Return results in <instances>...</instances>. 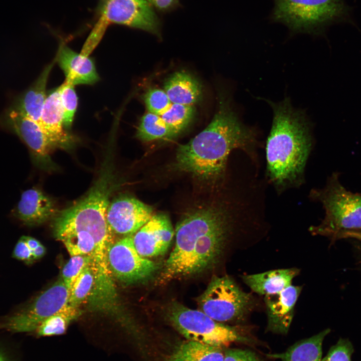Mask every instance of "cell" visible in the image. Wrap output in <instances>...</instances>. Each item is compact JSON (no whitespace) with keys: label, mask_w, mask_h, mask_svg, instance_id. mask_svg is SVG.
<instances>
[{"label":"cell","mask_w":361,"mask_h":361,"mask_svg":"<svg viewBox=\"0 0 361 361\" xmlns=\"http://www.w3.org/2000/svg\"><path fill=\"white\" fill-rule=\"evenodd\" d=\"M273 19L296 31H312L348 14L342 0H274Z\"/></svg>","instance_id":"ba28073f"},{"label":"cell","mask_w":361,"mask_h":361,"mask_svg":"<svg viewBox=\"0 0 361 361\" xmlns=\"http://www.w3.org/2000/svg\"><path fill=\"white\" fill-rule=\"evenodd\" d=\"M225 347L185 339L175 342L160 361H223Z\"/></svg>","instance_id":"ffe728a7"},{"label":"cell","mask_w":361,"mask_h":361,"mask_svg":"<svg viewBox=\"0 0 361 361\" xmlns=\"http://www.w3.org/2000/svg\"><path fill=\"white\" fill-rule=\"evenodd\" d=\"M158 11L165 13L172 11L179 5V0H145Z\"/></svg>","instance_id":"836d02e7"},{"label":"cell","mask_w":361,"mask_h":361,"mask_svg":"<svg viewBox=\"0 0 361 361\" xmlns=\"http://www.w3.org/2000/svg\"><path fill=\"white\" fill-rule=\"evenodd\" d=\"M164 90L172 103L193 105L202 98V88L199 82L186 71L173 73L165 81Z\"/></svg>","instance_id":"7402d4cb"},{"label":"cell","mask_w":361,"mask_h":361,"mask_svg":"<svg viewBox=\"0 0 361 361\" xmlns=\"http://www.w3.org/2000/svg\"><path fill=\"white\" fill-rule=\"evenodd\" d=\"M174 231L165 213L153 214L150 220L133 235L135 247L143 257L164 254L169 247Z\"/></svg>","instance_id":"5bb4252c"},{"label":"cell","mask_w":361,"mask_h":361,"mask_svg":"<svg viewBox=\"0 0 361 361\" xmlns=\"http://www.w3.org/2000/svg\"><path fill=\"white\" fill-rule=\"evenodd\" d=\"M153 208L127 195H119L110 201L106 219L112 233L134 235L153 215Z\"/></svg>","instance_id":"4fadbf2b"},{"label":"cell","mask_w":361,"mask_h":361,"mask_svg":"<svg viewBox=\"0 0 361 361\" xmlns=\"http://www.w3.org/2000/svg\"><path fill=\"white\" fill-rule=\"evenodd\" d=\"M91 261L92 258L89 255H78L72 256L65 264L61 277L69 290L77 277Z\"/></svg>","instance_id":"f1b7e54d"},{"label":"cell","mask_w":361,"mask_h":361,"mask_svg":"<svg viewBox=\"0 0 361 361\" xmlns=\"http://www.w3.org/2000/svg\"><path fill=\"white\" fill-rule=\"evenodd\" d=\"M195 113V108L193 105L172 103L160 117L177 136L189 126Z\"/></svg>","instance_id":"484cf974"},{"label":"cell","mask_w":361,"mask_h":361,"mask_svg":"<svg viewBox=\"0 0 361 361\" xmlns=\"http://www.w3.org/2000/svg\"><path fill=\"white\" fill-rule=\"evenodd\" d=\"M223 361H263L254 352L240 348H229L225 350Z\"/></svg>","instance_id":"1f68e13d"},{"label":"cell","mask_w":361,"mask_h":361,"mask_svg":"<svg viewBox=\"0 0 361 361\" xmlns=\"http://www.w3.org/2000/svg\"><path fill=\"white\" fill-rule=\"evenodd\" d=\"M168 321L185 339L226 347L231 343L253 344L255 338L245 327L226 325L200 310L172 303L166 313Z\"/></svg>","instance_id":"8992f818"},{"label":"cell","mask_w":361,"mask_h":361,"mask_svg":"<svg viewBox=\"0 0 361 361\" xmlns=\"http://www.w3.org/2000/svg\"><path fill=\"white\" fill-rule=\"evenodd\" d=\"M70 290L60 277L33 300L0 319V329L11 333L35 332L46 318L68 303Z\"/></svg>","instance_id":"9c48e42d"},{"label":"cell","mask_w":361,"mask_h":361,"mask_svg":"<svg viewBox=\"0 0 361 361\" xmlns=\"http://www.w3.org/2000/svg\"><path fill=\"white\" fill-rule=\"evenodd\" d=\"M133 235L127 236L111 243L107 249L109 269L119 281L127 284L146 280L158 269V265L137 251Z\"/></svg>","instance_id":"8fae6325"},{"label":"cell","mask_w":361,"mask_h":361,"mask_svg":"<svg viewBox=\"0 0 361 361\" xmlns=\"http://www.w3.org/2000/svg\"><path fill=\"white\" fill-rule=\"evenodd\" d=\"M301 290V286L291 285L279 293L264 296L268 331L277 334L287 333Z\"/></svg>","instance_id":"9a60e30c"},{"label":"cell","mask_w":361,"mask_h":361,"mask_svg":"<svg viewBox=\"0 0 361 361\" xmlns=\"http://www.w3.org/2000/svg\"><path fill=\"white\" fill-rule=\"evenodd\" d=\"M199 310L221 322L241 323L255 308L252 294L230 277H214L198 300Z\"/></svg>","instance_id":"52a82bcc"},{"label":"cell","mask_w":361,"mask_h":361,"mask_svg":"<svg viewBox=\"0 0 361 361\" xmlns=\"http://www.w3.org/2000/svg\"><path fill=\"white\" fill-rule=\"evenodd\" d=\"M12 257L27 265L32 264L35 261L32 251L27 245L24 236L17 242L13 251Z\"/></svg>","instance_id":"d6a6232c"},{"label":"cell","mask_w":361,"mask_h":361,"mask_svg":"<svg viewBox=\"0 0 361 361\" xmlns=\"http://www.w3.org/2000/svg\"><path fill=\"white\" fill-rule=\"evenodd\" d=\"M219 108L203 131L176 150L174 168L205 181H216L224 175L227 159L234 149L244 151L257 162V129L244 124L233 109L230 97L220 95Z\"/></svg>","instance_id":"6da1fadb"},{"label":"cell","mask_w":361,"mask_h":361,"mask_svg":"<svg viewBox=\"0 0 361 361\" xmlns=\"http://www.w3.org/2000/svg\"><path fill=\"white\" fill-rule=\"evenodd\" d=\"M56 60L45 68L30 87L15 98L9 109L24 115L39 124L47 97L46 89L48 79Z\"/></svg>","instance_id":"d6986e66"},{"label":"cell","mask_w":361,"mask_h":361,"mask_svg":"<svg viewBox=\"0 0 361 361\" xmlns=\"http://www.w3.org/2000/svg\"><path fill=\"white\" fill-rule=\"evenodd\" d=\"M0 126L16 134L27 144L36 164L47 170L55 165L50 154L59 148L34 120L7 108L0 116Z\"/></svg>","instance_id":"7c38bea8"},{"label":"cell","mask_w":361,"mask_h":361,"mask_svg":"<svg viewBox=\"0 0 361 361\" xmlns=\"http://www.w3.org/2000/svg\"><path fill=\"white\" fill-rule=\"evenodd\" d=\"M56 57L66 80L74 85H92L99 80L94 61L88 56L79 54L66 45H61Z\"/></svg>","instance_id":"ac0fdd59"},{"label":"cell","mask_w":361,"mask_h":361,"mask_svg":"<svg viewBox=\"0 0 361 361\" xmlns=\"http://www.w3.org/2000/svg\"><path fill=\"white\" fill-rule=\"evenodd\" d=\"M0 361H16L11 351L0 342Z\"/></svg>","instance_id":"e575fe53"},{"label":"cell","mask_w":361,"mask_h":361,"mask_svg":"<svg viewBox=\"0 0 361 361\" xmlns=\"http://www.w3.org/2000/svg\"><path fill=\"white\" fill-rule=\"evenodd\" d=\"M81 313L79 307L67 303L42 322L35 332L40 337L62 334L65 332L70 323L79 317Z\"/></svg>","instance_id":"cb8c5ba5"},{"label":"cell","mask_w":361,"mask_h":361,"mask_svg":"<svg viewBox=\"0 0 361 361\" xmlns=\"http://www.w3.org/2000/svg\"><path fill=\"white\" fill-rule=\"evenodd\" d=\"M353 346L351 342L345 339H340L328 351L321 361H351Z\"/></svg>","instance_id":"4dcf8cb0"},{"label":"cell","mask_w":361,"mask_h":361,"mask_svg":"<svg viewBox=\"0 0 361 361\" xmlns=\"http://www.w3.org/2000/svg\"><path fill=\"white\" fill-rule=\"evenodd\" d=\"M309 197L322 204L325 213L321 223L309 228L312 234L337 238L361 231V193L345 188L338 172L332 173L323 188L312 189Z\"/></svg>","instance_id":"5b68a950"},{"label":"cell","mask_w":361,"mask_h":361,"mask_svg":"<svg viewBox=\"0 0 361 361\" xmlns=\"http://www.w3.org/2000/svg\"><path fill=\"white\" fill-rule=\"evenodd\" d=\"M329 332L330 329H324L296 342L285 352L273 356L282 361H321L323 341Z\"/></svg>","instance_id":"603a6c76"},{"label":"cell","mask_w":361,"mask_h":361,"mask_svg":"<svg viewBox=\"0 0 361 361\" xmlns=\"http://www.w3.org/2000/svg\"><path fill=\"white\" fill-rule=\"evenodd\" d=\"M299 273V270L297 268L279 269L245 275L242 278L254 292L265 296L279 293L290 286Z\"/></svg>","instance_id":"44dd1931"},{"label":"cell","mask_w":361,"mask_h":361,"mask_svg":"<svg viewBox=\"0 0 361 361\" xmlns=\"http://www.w3.org/2000/svg\"><path fill=\"white\" fill-rule=\"evenodd\" d=\"M94 284V275L91 266H86L77 277L70 290L68 304L79 307L90 297Z\"/></svg>","instance_id":"4316f807"},{"label":"cell","mask_w":361,"mask_h":361,"mask_svg":"<svg viewBox=\"0 0 361 361\" xmlns=\"http://www.w3.org/2000/svg\"><path fill=\"white\" fill-rule=\"evenodd\" d=\"M228 213L222 207L207 206L182 219L174 231V247L159 278L160 283L201 272L216 262L230 229Z\"/></svg>","instance_id":"7a4b0ae2"},{"label":"cell","mask_w":361,"mask_h":361,"mask_svg":"<svg viewBox=\"0 0 361 361\" xmlns=\"http://www.w3.org/2000/svg\"><path fill=\"white\" fill-rule=\"evenodd\" d=\"M24 237L27 245L32 251L41 244L38 240L32 237L26 236H24Z\"/></svg>","instance_id":"8d00e7d4"},{"label":"cell","mask_w":361,"mask_h":361,"mask_svg":"<svg viewBox=\"0 0 361 361\" xmlns=\"http://www.w3.org/2000/svg\"><path fill=\"white\" fill-rule=\"evenodd\" d=\"M348 238L356 239L361 241V231L350 232L347 235Z\"/></svg>","instance_id":"74e56055"},{"label":"cell","mask_w":361,"mask_h":361,"mask_svg":"<svg viewBox=\"0 0 361 361\" xmlns=\"http://www.w3.org/2000/svg\"><path fill=\"white\" fill-rule=\"evenodd\" d=\"M39 124L59 148H69L73 145V137L65 130L64 127L59 87L47 96Z\"/></svg>","instance_id":"e0dca14e"},{"label":"cell","mask_w":361,"mask_h":361,"mask_svg":"<svg viewBox=\"0 0 361 361\" xmlns=\"http://www.w3.org/2000/svg\"><path fill=\"white\" fill-rule=\"evenodd\" d=\"M144 101L149 112L160 116L172 104L164 90L156 88H150L146 91Z\"/></svg>","instance_id":"f546056e"},{"label":"cell","mask_w":361,"mask_h":361,"mask_svg":"<svg viewBox=\"0 0 361 361\" xmlns=\"http://www.w3.org/2000/svg\"><path fill=\"white\" fill-rule=\"evenodd\" d=\"M61 101L63 111V123L65 129H70L73 121L78 105V97L74 85L65 80L60 86Z\"/></svg>","instance_id":"83f0119b"},{"label":"cell","mask_w":361,"mask_h":361,"mask_svg":"<svg viewBox=\"0 0 361 361\" xmlns=\"http://www.w3.org/2000/svg\"><path fill=\"white\" fill-rule=\"evenodd\" d=\"M98 21L92 33L101 38L107 27L119 24L160 36V23L153 8L145 0H99Z\"/></svg>","instance_id":"30bf717a"},{"label":"cell","mask_w":361,"mask_h":361,"mask_svg":"<svg viewBox=\"0 0 361 361\" xmlns=\"http://www.w3.org/2000/svg\"><path fill=\"white\" fill-rule=\"evenodd\" d=\"M266 101L273 113L266 143V173L270 183L280 193L303 183L313 138L304 113L294 108L288 98L278 103Z\"/></svg>","instance_id":"3957f363"},{"label":"cell","mask_w":361,"mask_h":361,"mask_svg":"<svg viewBox=\"0 0 361 361\" xmlns=\"http://www.w3.org/2000/svg\"><path fill=\"white\" fill-rule=\"evenodd\" d=\"M57 213L51 198L41 190L32 188L22 193L14 214L25 225L33 227L46 222Z\"/></svg>","instance_id":"2e32d148"},{"label":"cell","mask_w":361,"mask_h":361,"mask_svg":"<svg viewBox=\"0 0 361 361\" xmlns=\"http://www.w3.org/2000/svg\"><path fill=\"white\" fill-rule=\"evenodd\" d=\"M46 253V248L41 244L32 250V255L34 260H39L43 257Z\"/></svg>","instance_id":"d590c367"},{"label":"cell","mask_w":361,"mask_h":361,"mask_svg":"<svg viewBox=\"0 0 361 361\" xmlns=\"http://www.w3.org/2000/svg\"><path fill=\"white\" fill-rule=\"evenodd\" d=\"M104 160L98 177L84 196L55 216L53 231L57 240L80 231L92 235L109 230L107 209L113 193L121 184L109 154Z\"/></svg>","instance_id":"277c9868"},{"label":"cell","mask_w":361,"mask_h":361,"mask_svg":"<svg viewBox=\"0 0 361 361\" xmlns=\"http://www.w3.org/2000/svg\"><path fill=\"white\" fill-rule=\"evenodd\" d=\"M136 136L144 142L170 139L175 135L160 116L147 112L140 119Z\"/></svg>","instance_id":"d4e9b609"}]
</instances>
